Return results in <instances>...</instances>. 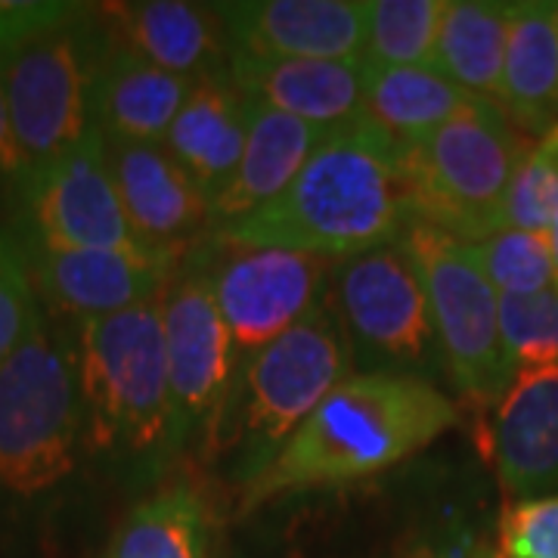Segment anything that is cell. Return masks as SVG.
<instances>
[{
	"instance_id": "cell-1",
	"label": "cell",
	"mask_w": 558,
	"mask_h": 558,
	"mask_svg": "<svg viewBox=\"0 0 558 558\" xmlns=\"http://www.w3.org/2000/svg\"><path fill=\"white\" fill-rule=\"evenodd\" d=\"M459 403L438 381L403 373H354L311 413L279 457L245 484L236 512L301 490L373 478L457 428Z\"/></svg>"
},
{
	"instance_id": "cell-2",
	"label": "cell",
	"mask_w": 558,
	"mask_h": 558,
	"mask_svg": "<svg viewBox=\"0 0 558 558\" xmlns=\"http://www.w3.org/2000/svg\"><path fill=\"white\" fill-rule=\"evenodd\" d=\"M413 223L400 149L357 121L332 131L282 196L211 236L341 260L400 242Z\"/></svg>"
},
{
	"instance_id": "cell-3",
	"label": "cell",
	"mask_w": 558,
	"mask_h": 558,
	"mask_svg": "<svg viewBox=\"0 0 558 558\" xmlns=\"http://www.w3.org/2000/svg\"><path fill=\"white\" fill-rule=\"evenodd\" d=\"M354 363L348 332L326 299L311 317L236 366V379L202 440L205 459H230V484L242 490L319 403L354 376Z\"/></svg>"
},
{
	"instance_id": "cell-4",
	"label": "cell",
	"mask_w": 558,
	"mask_h": 558,
	"mask_svg": "<svg viewBox=\"0 0 558 558\" xmlns=\"http://www.w3.org/2000/svg\"><path fill=\"white\" fill-rule=\"evenodd\" d=\"M84 457L149 472L168 465V357L159 299L78 323Z\"/></svg>"
},
{
	"instance_id": "cell-5",
	"label": "cell",
	"mask_w": 558,
	"mask_h": 558,
	"mask_svg": "<svg viewBox=\"0 0 558 558\" xmlns=\"http://www.w3.org/2000/svg\"><path fill=\"white\" fill-rule=\"evenodd\" d=\"M84 403L75 336L44 311L0 363V499L35 502L75 475Z\"/></svg>"
},
{
	"instance_id": "cell-6",
	"label": "cell",
	"mask_w": 558,
	"mask_h": 558,
	"mask_svg": "<svg viewBox=\"0 0 558 558\" xmlns=\"http://www.w3.org/2000/svg\"><path fill=\"white\" fill-rule=\"evenodd\" d=\"M100 7L72 3L60 20L0 50V81L25 174L40 171L97 131L94 84L106 50Z\"/></svg>"
},
{
	"instance_id": "cell-7",
	"label": "cell",
	"mask_w": 558,
	"mask_h": 558,
	"mask_svg": "<svg viewBox=\"0 0 558 558\" xmlns=\"http://www.w3.org/2000/svg\"><path fill=\"white\" fill-rule=\"evenodd\" d=\"M527 143L497 102L472 100L416 146L400 153L416 220L462 242L502 230L509 183Z\"/></svg>"
},
{
	"instance_id": "cell-8",
	"label": "cell",
	"mask_w": 558,
	"mask_h": 558,
	"mask_svg": "<svg viewBox=\"0 0 558 558\" xmlns=\"http://www.w3.org/2000/svg\"><path fill=\"white\" fill-rule=\"evenodd\" d=\"M400 242L425 282L444 376L472 410L497 407L512 373L499 339V292L484 277L472 242L422 220Z\"/></svg>"
},
{
	"instance_id": "cell-9",
	"label": "cell",
	"mask_w": 558,
	"mask_h": 558,
	"mask_svg": "<svg viewBox=\"0 0 558 558\" xmlns=\"http://www.w3.org/2000/svg\"><path fill=\"white\" fill-rule=\"evenodd\" d=\"M329 304L348 332L354 360L369 363L366 373L432 381L444 373L425 282L403 242L336 260Z\"/></svg>"
},
{
	"instance_id": "cell-10",
	"label": "cell",
	"mask_w": 558,
	"mask_h": 558,
	"mask_svg": "<svg viewBox=\"0 0 558 558\" xmlns=\"http://www.w3.org/2000/svg\"><path fill=\"white\" fill-rule=\"evenodd\" d=\"M186 258L208 282L236 351V366L329 299L336 260L205 236Z\"/></svg>"
},
{
	"instance_id": "cell-11",
	"label": "cell",
	"mask_w": 558,
	"mask_h": 558,
	"mask_svg": "<svg viewBox=\"0 0 558 558\" xmlns=\"http://www.w3.org/2000/svg\"><path fill=\"white\" fill-rule=\"evenodd\" d=\"M168 357V462L205 440L236 379L233 336L202 270L190 258L161 292Z\"/></svg>"
},
{
	"instance_id": "cell-12",
	"label": "cell",
	"mask_w": 558,
	"mask_h": 558,
	"mask_svg": "<svg viewBox=\"0 0 558 558\" xmlns=\"http://www.w3.org/2000/svg\"><path fill=\"white\" fill-rule=\"evenodd\" d=\"M16 240L50 248H143L124 218L100 131L13 186ZM146 252V248H143Z\"/></svg>"
},
{
	"instance_id": "cell-13",
	"label": "cell",
	"mask_w": 558,
	"mask_h": 558,
	"mask_svg": "<svg viewBox=\"0 0 558 558\" xmlns=\"http://www.w3.org/2000/svg\"><path fill=\"white\" fill-rule=\"evenodd\" d=\"M25 270L40 311L50 319L112 317L128 307L159 299L178 274L180 260L156 252L119 248H50L20 242Z\"/></svg>"
},
{
	"instance_id": "cell-14",
	"label": "cell",
	"mask_w": 558,
	"mask_h": 558,
	"mask_svg": "<svg viewBox=\"0 0 558 558\" xmlns=\"http://www.w3.org/2000/svg\"><path fill=\"white\" fill-rule=\"evenodd\" d=\"M106 165L124 218L146 252L186 258L211 233L208 196L161 143L106 140Z\"/></svg>"
},
{
	"instance_id": "cell-15",
	"label": "cell",
	"mask_w": 558,
	"mask_h": 558,
	"mask_svg": "<svg viewBox=\"0 0 558 558\" xmlns=\"http://www.w3.org/2000/svg\"><path fill=\"white\" fill-rule=\"evenodd\" d=\"M218 13L230 57L366 60L363 0H236Z\"/></svg>"
},
{
	"instance_id": "cell-16",
	"label": "cell",
	"mask_w": 558,
	"mask_h": 558,
	"mask_svg": "<svg viewBox=\"0 0 558 558\" xmlns=\"http://www.w3.org/2000/svg\"><path fill=\"white\" fill-rule=\"evenodd\" d=\"M487 457L512 502L558 487V363L512 376L487 428Z\"/></svg>"
},
{
	"instance_id": "cell-17",
	"label": "cell",
	"mask_w": 558,
	"mask_h": 558,
	"mask_svg": "<svg viewBox=\"0 0 558 558\" xmlns=\"http://www.w3.org/2000/svg\"><path fill=\"white\" fill-rule=\"evenodd\" d=\"M109 38L168 75L196 81L220 78L230 69V44L218 3L137 0L100 7Z\"/></svg>"
},
{
	"instance_id": "cell-18",
	"label": "cell",
	"mask_w": 558,
	"mask_h": 558,
	"mask_svg": "<svg viewBox=\"0 0 558 558\" xmlns=\"http://www.w3.org/2000/svg\"><path fill=\"white\" fill-rule=\"evenodd\" d=\"M242 97L323 131L357 124L373 69L366 60H260L230 57L227 69Z\"/></svg>"
},
{
	"instance_id": "cell-19",
	"label": "cell",
	"mask_w": 558,
	"mask_h": 558,
	"mask_svg": "<svg viewBox=\"0 0 558 558\" xmlns=\"http://www.w3.org/2000/svg\"><path fill=\"white\" fill-rule=\"evenodd\" d=\"M332 131L252 102L248 137L230 180L208 199L211 230L240 223L282 196Z\"/></svg>"
},
{
	"instance_id": "cell-20",
	"label": "cell",
	"mask_w": 558,
	"mask_h": 558,
	"mask_svg": "<svg viewBox=\"0 0 558 558\" xmlns=\"http://www.w3.org/2000/svg\"><path fill=\"white\" fill-rule=\"evenodd\" d=\"M497 106L537 140L558 124V3H509V35Z\"/></svg>"
},
{
	"instance_id": "cell-21",
	"label": "cell",
	"mask_w": 558,
	"mask_h": 558,
	"mask_svg": "<svg viewBox=\"0 0 558 558\" xmlns=\"http://www.w3.org/2000/svg\"><path fill=\"white\" fill-rule=\"evenodd\" d=\"M248 119L252 102L236 90L230 75L196 81L161 146L211 199L240 165Z\"/></svg>"
},
{
	"instance_id": "cell-22",
	"label": "cell",
	"mask_w": 558,
	"mask_h": 558,
	"mask_svg": "<svg viewBox=\"0 0 558 558\" xmlns=\"http://www.w3.org/2000/svg\"><path fill=\"white\" fill-rule=\"evenodd\" d=\"M190 90V81L161 72L109 38L94 84V124L106 140L161 143Z\"/></svg>"
},
{
	"instance_id": "cell-23",
	"label": "cell",
	"mask_w": 558,
	"mask_h": 558,
	"mask_svg": "<svg viewBox=\"0 0 558 558\" xmlns=\"http://www.w3.org/2000/svg\"><path fill=\"white\" fill-rule=\"evenodd\" d=\"M211 506L193 478H174L137 502L102 558H211Z\"/></svg>"
},
{
	"instance_id": "cell-24",
	"label": "cell",
	"mask_w": 558,
	"mask_h": 558,
	"mask_svg": "<svg viewBox=\"0 0 558 558\" xmlns=\"http://www.w3.org/2000/svg\"><path fill=\"white\" fill-rule=\"evenodd\" d=\"M472 100L475 97L459 90L432 65L373 69L360 121L403 153L447 124Z\"/></svg>"
},
{
	"instance_id": "cell-25",
	"label": "cell",
	"mask_w": 558,
	"mask_h": 558,
	"mask_svg": "<svg viewBox=\"0 0 558 558\" xmlns=\"http://www.w3.org/2000/svg\"><path fill=\"white\" fill-rule=\"evenodd\" d=\"M509 3L447 0L432 69L475 100L497 102L506 62Z\"/></svg>"
},
{
	"instance_id": "cell-26",
	"label": "cell",
	"mask_w": 558,
	"mask_h": 558,
	"mask_svg": "<svg viewBox=\"0 0 558 558\" xmlns=\"http://www.w3.org/2000/svg\"><path fill=\"white\" fill-rule=\"evenodd\" d=\"M447 0H363L369 69L432 65Z\"/></svg>"
},
{
	"instance_id": "cell-27",
	"label": "cell",
	"mask_w": 558,
	"mask_h": 558,
	"mask_svg": "<svg viewBox=\"0 0 558 558\" xmlns=\"http://www.w3.org/2000/svg\"><path fill=\"white\" fill-rule=\"evenodd\" d=\"M472 252L499 295H537L556 286L549 233L506 227L487 240L472 242Z\"/></svg>"
},
{
	"instance_id": "cell-28",
	"label": "cell",
	"mask_w": 558,
	"mask_h": 558,
	"mask_svg": "<svg viewBox=\"0 0 558 558\" xmlns=\"http://www.w3.org/2000/svg\"><path fill=\"white\" fill-rule=\"evenodd\" d=\"M499 339L509 373L558 363V289L499 295Z\"/></svg>"
},
{
	"instance_id": "cell-29",
	"label": "cell",
	"mask_w": 558,
	"mask_h": 558,
	"mask_svg": "<svg viewBox=\"0 0 558 558\" xmlns=\"http://www.w3.org/2000/svg\"><path fill=\"white\" fill-rule=\"evenodd\" d=\"M558 211V124L527 146L524 159L509 183L502 208V230H531L549 233Z\"/></svg>"
},
{
	"instance_id": "cell-30",
	"label": "cell",
	"mask_w": 558,
	"mask_h": 558,
	"mask_svg": "<svg viewBox=\"0 0 558 558\" xmlns=\"http://www.w3.org/2000/svg\"><path fill=\"white\" fill-rule=\"evenodd\" d=\"M40 317L25 255L13 230L0 227V363L10 357Z\"/></svg>"
},
{
	"instance_id": "cell-31",
	"label": "cell",
	"mask_w": 558,
	"mask_h": 558,
	"mask_svg": "<svg viewBox=\"0 0 558 558\" xmlns=\"http://www.w3.org/2000/svg\"><path fill=\"white\" fill-rule=\"evenodd\" d=\"M502 558H558V494L515 499L499 519Z\"/></svg>"
},
{
	"instance_id": "cell-32",
	"label": "cell",
	"mask_w": 558,
	"mask_h": 558,
	"mask_svg": "<svg viewBox=\"0 0 558 558\" xmlns=\"http://www.w3.org/2000/svg\"><path fill=\"white\" fill-rule=\"evenodd\" d=\"M72 3H44V0H0V50H7L10 44H16L25 35L38 32L53 20H60L62 13Z\"/></svg>"
},
{
	"instance_id": "cell-33",
	"label": "cell",
	"mask_w": 558,
	"mask_h": 558,
	"mask_svg": "<svg viewBox=\"0 0 558 558\" xmlns=\"http://www.w3.org/2000/svg\"><path fill=\"white\" fill-rule=\"evenodd\" d=\"M25 178V159H22L16 137H13V124H10V109H7V97H3V81H0V180L13 186Z\"/></svg>"
},
{
	"instance_id": "cell-34",
	"label": "cell",
	"mask_w": 558,
	"mask_h": 558,
	"mask_svg": "<svg viewBox=\"0 0 558 558\" xmlns=\"http://www.w3.org/2000/svg\"><path fill=\"white\" fill-rule=\"evenodd\" d=\"M475 549H469V543H453V546H428V543H418L413 546L407 556L400 558H472Z\"/></svg>"
},
{
	"instance_id": "cell-35",
	"label": "cell",
	"mask_w": 558,
	"mask_h": 558,
	"mask_svg": "<svg viewBox=\"0 0 558 558\" xmlns=\"http://www.w3.org/2000/svg\"><path fill=\"white\" fill-rule=\"evenodd\" d=\"M549 245H553V270H556V289H558V211L549 227Z\"/></svg>"
},
{
	"instance_id": "cell-36",
	"label": "cell",
	"mask_w": 558,
	"mask_h": 558,
	"mask_svg": "<svg viewBox=\"0 0 558 558\" xmlns=\"http://www.w3.org/2000/svg\"><path fill=\"white\" fill-rule=\"evenodd\" d=\"M472 558H502L499 556V549H494L490 543H481L478 549H475V556Z\"/></svg>"
}]
</instances>
